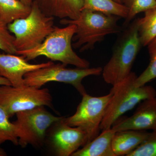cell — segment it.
Here are the masks:
<instances>
[{"label": "cell", "instance_id": "cell-14", "mask_svg": "<svg viewBox=\"0 0 156 156\" xmlns=\"http://www.w3.org/2000/svg\"><path fill=\"white\" fill-rule=\"evenodd\" d=\"M150 132L147 131L127 130L115 133L112 147L116 156H127L148 137Z\"/></svg>", "mask_w": 156, "mask_h": 156}, {"label": "cell", "instance_id": "cell-8", "mask_svg": "<svg viewBox=\"0 0 156 156\" xmlns=\"http://www.w3.org/2000/svg\"><path fill=\"white\" fill-rule=\"evenodd\" d=\"M111 96V92L99 97H94L87 93L83 95L75 113L68 118H64L66 124L80 128L86 133V144L99 134L101 124Z\"/></svg>", "mask_w": 156, "mask_h": 156}, {"label": "cell", "instance_id": "cell-15", "mask_svg": "<svg viewBox=\"0 0 156 156\" xmlns=\"http://www.w3.org/2000/svg\"><path fill=\"white\" fill-rule=\"evenodd\" d=\"M115 132L112 128L102 131L72 156H116L112 147L113 137Z\"/></svg>", "mask_w": 156, "mask_h": 156}, {"label": "cell", "instance_id": "cell-17", "mask_svg": "<svg viewBox=\"0 0 156 156\" xmlns=\"http://www.w3.org/2000/svg\"><path fill=\"white\" fill-rule=\"evenodd\" d=\"M83 2L82 10L101 12L125 19L128 16V9L122 3L114 0H83Z\"/></svg>", "mask_w": 156, "mask_h": 156}, {"label": "cell", "instance_id": "cell-11", "mask_svg": "<svg viewBox=\"0 0 156 156\" xmlns=\"http://www.w3.org/2000/svg\"><path fill=\"white\" fill-rule=\"evenodd\" d=\"M111 128L115 132L127 130L156 131V97L142 101L132 115L120 117Z\"/></svg>", "mask_w": 156, "mask_h": 156}, {"label": "cell", "instance_id": "cell-25", "mask_svg": "<svg viewBox=\"0 0 156 156\" xmlns=\"http://www.w3.org/2000/svg\"><path fill=\"white\" fill-rule=\"evenodd\" d=\"M18 1H20L21 2L23 3V4H25V5H31L33 3L31 0H18Z\"/></svg>", "mask_w": 156, "mask_h": 156}, {"label": "cell", "instance_id": "cell-9", "mask_svg": "<svg viewBox=\"0 0 156 156\" xmlns=\"http://www.w3.org/2000/svg\"><path fill=\"white\" fill-rule=\"evenodd\" d=\"M0 105L10 118L18 112L44 106L52 108V98L49 89L30 86L15 87L0 86Z\"/></svg>", "mask_w": 156, "mask_h": 156}, {"label": "cell", "instance_id": "cell-26", "mask_svg": "<svg viewBox=\"0 0 156 156\" xmlns=\"http://www.w3.org/2000/svg\"><path fill=\"white\" fill-rule=\"evenodd\" d=\"M7 155V154L5 151L0 148V156H5Z\"/></svg>", "mask_w": 156, "mask_h": 156}, {"label": "cell", "instance_id": "cell-16", "mask_svg": "<svg viewBox=\"0 0 156 156\" xmlns=\"http://www.w3.org/2000/svg\"><path fill=\"white\" fill-rule=\"evenodd\" d=\"M31 10V5L18 0H0V22L8 25L16 20L27 17Z\"/></svg>", "mask_w": 156, "mask_h": 156}, {"label": "cell", "instance_id": "cell-18", "mask_svg": "<svg viewBox=\"0 0 156 156\" xmlns=\"http://www.w3.org/2000/svg\"><path fill=\"white\" fill-rule=\"evenodd\" d=\"M138 31L143 46L156 37V7L145 11L144 17L138 18Z\"/></svg>", "mask_w": 156, "mask_h": 156}, {"label": "cell", "instance_id": "cell-12", "mask_svg": "<svg viewBox=\"0 0 156 156\" xmlns=\"http://www.w3.org/2000/svg\"><path fill=\"white\" fill-rule=\"evenodd\" d=\"M53 62L49 61L39 64H31L21 55L0 53V75L5 78L15 87L25 85L26 74L49 66Z\"/></svg>", "mask_w": 156, "mask_h": 156}, {"label": "cell", "instance_id": "cell-21", "mask_svg": "<svg viewBox=\"0 0 156 156\" xmlns=\"http://www.w3.org/2000/svg\"><path fill=\"white\" fill-rule=\"evenodd\" d=\"M128 9V14L124 25H128L137 14L156 7V0H121Z\"/></svg>", "mask_w": 156, "mask_h": 156}, {"label": "cell", "instance_id": "cell-22", "mask_svg": "<svg viewBox=\"0 0 156 156\" xmlns=\"http://www.w3.org/2000/svg\"><path fill=\"white\" fill-rule=\"evenodd\" d=\"M127 156H156V131L151 132L148 137Z\"/></svg>", "mask_w": 156, "mask_h": 156}, {"label": "cell", "instance_id": "cell-7", "mask_svg": "<svg viewBox=\"0 0 156 156\" xmlns=\"http://www.w3.org/2000/svg\"><path fill=\"white\" fill-rule=\"evenodd\" d=\"M67 65L54 63L47 66L26 74L24 76V84L41 88L50 82H56L69 84L75 87L83 96L87 92L82 81L90 76H99L102 73L100 67L87 68H68Z\"/></svg>", "mask_w": 156, "mask_h": 156}, {"label": "cell", "instance_id": "cell-5", "mask_svg": "<svg viewBox=\"0 0 156 156\" xmlns=\"http://www.w3.org/2000/svg\"><path fill=\"white\" fill-rule=\"evenodd\" d=\"M54 18L44 14L33 2L27 17L8 25L9 30L15 37L14 44L17 52L29 50L42 44L54 30Z\"/></svg>", "mask_w": 156, "mask_h": 156}, {"label": "cell", "instance_id": "cell-13", "mask_svg": "<svg viewBox=\"0 0 156 156\" xmlns=\"http://www.w3.org/2000/svg\"><path fill=\"white\" fill-rule=\"evenodd\" d=\"M41 11L48 16L62 19L75 20L80 16L83 0H31Z\"/></svg>", "mask_w": 156, "mask_h": 156}, {"label": "cell", "instance_id": "cell-1", "mask_svg": "<svg viewBox=\"0 0 156 156\" xmlns=\"http://www.w3.org/2000/svg\"><path fill=\"white\" fill-rule=\"evenodd\" d=\"M76 32V27L69 24L63 28L55 27L53 31L42 44L29 50L17 51L16 55H21L27 61L40 56H44L52 61H59L80 68H87L90 63L81 58L73 50L72 42Z\"/></svg>", "mask_w": 156, "mask_h": 156}, {"label": "cell", "instance_id": "cell-27", "mask_svg": "<svg viewBox=\"0 0 156 156\" xmlns=\"http://www.w3.org/2000/svg\"><path fill=\"white\" fill-rule=\"evenodd\" d=\"M114 1H115V2H117L122 3H121V0H114Z\"/></svg>", "mask_w": 156, "mask_h": 156}, {"label": "cell", "instance_id": "cell-20", "mask_svg": "<svg viewBox=\"0 0 156 156\" xmlns=\"http://www.w3.org/2000/svg\"><path fill=\"white\" fill-rule=\"evenodd\" d=\"M150 62L147 68L135 81V86H144L156 78V37L147 45Z\"/></svg>", "mask_w": 156, "mask_h": 156}, {"label": "cell", "instance_id": "cell-23", "mask_svg": "<svg viewBox=\"0 0 156 156\" xmlns=\"http://www.w3.org/2000/svg\"><path fill=\"white\" fill-rule=\"evenodd\" d=\"M15 37L11 34L8 25L0 22V50L6 53L16 54L17 50L14 46Z\"/></svg>", "mask_w": 156, "mask_h": 156}, {"label": "cell", "instance_id": "cell-2", "mask_svg": "<svg viewBox=\"0 0 156 156\" xmlns=\"http://www.w3.org/2000/svg\"><path fill=\"white\" fill-rule=\"evenodd\" d=\"M121 17L101 13L82 10L77 19H61V24H74L76 32L73 37V47L80 48L81 52L93 49L97 42L101 41L107 35L119 32L121 29L117 22Z\"/></svg>", "mask_w": 156, "mask_h": 156}, {"label": "cell", "instance_id": "cell-6", "mask_svg": "<svg viewBox=\"0 0 156 156\" xmlns=\"http://www.w3.org/2000/svg\"><path fill=\"white\" fill-rule=\"evenodd\" d=\"M16 115L13 123L17 129L18 145L23 148L28 145L41 147L48 128L64 117L54 115L44 106L18 112Z\"/></svg>", "mask_w": 156, "mask_h": 156}, {"label": "cell", "instance_id": "cell-4", "mask_svg": "<svg viewBox=\"0 0 156 156\" xmlns=\"http://www.w3.org/2000/svg\"><path fill=\"white\" fill-rule=\"evenodd\" d=\"M141 46L137 18L123 32L115 46L111 58L102 69V76L107 83L114 86L131 73Z\"/></svg>", "mask_w": 156, "mask_h": 156}, {"label": "cell", "instance_id": "cell-24", "mask_svg": "<svg viewBox=\"0 0 156 156\" xmlns=\"http://www.w3.org/2000/svg\"><path fill=\"white\" fill-rule=\"evenodd\" d=\"M0 86H12L9 80L0 75Z\"/></svg>", "mask_w": 156, "mask_h": 156}, {"label": "cell", "instance_id": "cell-19", "mask_svg": "<svg viewBox=\"0 0 156 156\" xmlns=\"http://www.w3.org/2000/svg\"><path fill=\"white\" fill-rule=\"evenodd\" d=\"M10 118L5 108L0 105V146L7 141L18 145L17 128L13 122H10Z\"/></svg>", "mask_w": 156, "mask_h": 156}, {"label": "cell", "instance_id": "cell-10", "mask_svg": "<svg viewBox=\"0 0 156 156\" xmlns=\"http://www.w3.org/2000/svg\"><path fill=\"white\" fill-rule=\"evenodd\" d=\"M64 118L54 124L51 142L57 155L72 156L80 147L86 144L87 135L81 128L66 124Z\"/></svg>", "mask_w": 156, "mask_h": 156}, {"label": "cell", "instance_id": "cell-3", "mask_svg": "<svg viewBox=\"0 0 156 156\" xmlns=\"http://www.w3.org/2000/svg\"><path fill=\"white\" fill-rule=\"evenodd\" d=\"M136 77V74L131 72L124 80L112 86L110 92L111 97L101 124V130L111 128L120 117L142 101L156 97L155 89L152 86H135Z\"/></svg>", "mask_w": 156, "mask_h": 156}]
</instances>
